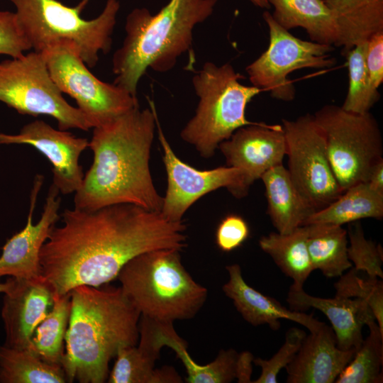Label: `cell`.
Here are the masks:
<instances>
[{
	"instance_id": "6",
	"label": "cell",
	"mask_w": 383,
	"mask_h": 383,
	"mask_svg": "<svg viewBox=\"0 0 383 383\" xmlns=\"http://www.w3.org/2000/svg\"><path fill=\"white\" fill-rule=\"evenodd\" d=\"M16 8L20 29L31 49L43 52L62 40L75 44L88 67H94L99 54L111 49L112 34L120 8L118 0H107L101 13L91 20L81 17L89 0L69 7L57 0H9Z\"/></svg>"
},
{
	"instance_id": "23",
	"label": "cell",
	"mask_w": 383,
	"mask_h": 383,
	"mask_svg": "<svg viewBox=\"0 0 383 383\" xmlns=\"http://www.w3.org/2000/svg\"><path fill=\"white\" fill-rule=\"evenodd\" d=\"M272 16L283 28H304L311 41L337 46L339 33L332 11L323 0H267Z\"/></svg>"
},
{
	"instance_id": "13",
	"label": "cell",
	"mask_w": 383,
	"mask_h": 383,
	"mask_svg": "<svg viewBox=\"0 0 383 383\" xmlns=\"http://www.w3.org/2000/svg\"><path fill=\"white\" fill-rule=\"evenodd\" d=\"M156 127L163 150L162 160L167 187L160 213L167 220L181 221L188 209L201 197L219 188H226L235 198L245 197L240 172L223 166L201 170L182 161L174 152L161 128L157 113Z\"/></svg>"
},
{
	"instance_id": "15",
	"label": "cell",
	"mask_w": 383,
	"mask_h": 383,
	"mask_svg": "<svg viewBox=\"0 0 383 383\" xmlns=\"http://www.w3.org/2000/svg\"><path fill=\"white\" fill-rule=\"evenodd\" d=\"M28 144L43 154L52 165V183L62 194L75 193L84 173L79 163L89 140L67 131L57 130L42 120L26 124L16 135L0 133V144Z\"/></svg>"
},
{
	"instance_id": "21",
	"label": "cell",
	"mask_w": 383,
	"mask_h": 383,
	"mask_svg": "<svg viewBox=\"0 0 383 383\" xmlns=\"http://www.w3.org/2000/svg\"><path fill=\"white\" fill-rule=\"evenodd\" d=\"M226 269L229 279L223 286V292L250 324L254 326L266 324L272 330L277 331L281 326L280 320L286 319L313 332L325 323L316 319L313 314L287 309L274 298L264 295L250 287L245 281L239 265H228Z\"/></svg>"
},
{
	"instance_id": "18",
	"label": "cell",
	"mask_w": 383,
	"mask_h": 383,
	"mask_svg": "<svg viewBox=\"0 0 383 383\" xmlns=\"http://www.w3.org/2000/svg\"><path fill=\"white\" fill-rule=\"evenodd\" d=\"M356 350L338 348L335 333L324 323L306 335L293 360L286 367L287 383H333Z\"/></svg>"
},
{
	"instance_id": "33",
	"label": "cell",
	"mask_w": 383,
	"mask_h": 383,
	"mask_svg": "<svg viewBox=\"0 0 383 383\" xmlns=\"http://www.w3.org/2000/svg\"><path fill=\"white\" fill-rule=\"evenodd\" d=\"M334 287L336 296L359 299L367 303L383 333V282L379 277L352 267L339 277Z\"/></svg>"
},
{
	"instance_id": "4",
	"label": "cell",
	"mask_w": 383,
	"mask_h": 383,
	"mask_svg": "<svg viewBox=\"0 0 383 383\" xmlns=\"http://www.w3.org/2000/svg\"><path fill=\"white\" fill-rule=\"evenodd\" d=\"M217 1L170 0L155 15L146 8L134 9L126 18L123 44L113 56V83L137 97L147 69L171 70L191 48L194 27L213 13Z\"/></svg>"
},
{
	"instance_id": "32",
	"label": "cell",
	"mask_w": 383,
	"mask_h": 383,
	"mask_svg": "<svg viewBox=\"0 0 383 383\" xmlns=\"http://www.w3.org/2000/svg\"><path fill=\"white\" fill-rule=\"evenodd\" d=\"M367 41L348 51V90L342 109L355 113H365L379 101L380 94L372 84L365 64Z\"/></svg>"
},
{
	"instance_id": "25",
	"label": "cell",
	"mask_w": 383,
	"mask_h": 383,
	"mask_svg": "<svg viewBox=\"0 0 383 383\" xmlns=\"http://www.w3.org/2000/svg\"><path fill=\"white\" fill-rule=\"evenodd\" d=\"M157 338L163 348H172L182 362L188 383H228L235 379L238 353L221 350L216 359L205 365L196 363L187 350V343L176 333L172 323L157 322Z\"/></svg>"
},
{
	"instance_id": "9",
	"label": "cell",
	"mask_w": 383,
	"mask_h": 383,
	"mask_svg": "<svg viewBox=\"0 0 383 383\" xmlns=\"http://www.w3.org/2000/svg\"><path fill=\"white\" fill-rule=\"evenodd\" d=\"M0 101L21 114L51 116L62 131L92 128L81 111L62 96L42 52L33 50L0 62Z\"/></svg>"
},
{
	"instance_id": "41",
	"label": "cell",
	"mask_w": 383,
	"mask_h": 383,
	"mask_svg": "<svg viewBox=\"0 0 383 383\" xmlns=\"http://www.w3.org/2000/svg\"><path fill=\"white\" fill-rule=\"evenodd\" d=\"M255 6L261 8L269 9H270V5L267 0H249Z\"/></svg>"
},
{
	"instance_id": "37",
	"label": "cell",
	"mask_w": 383,
	"mask_h": 383,
	"mask_svg": "<svg viewBox=\"0 0 383 383\" xmlns=\"http://www.w3.org/2000/svg\"><path fill=\"white\" fill-rule=\"evenodd\" d=\"M249 234L247 222L239 215L230 214L218 224L216 232V243L221 250L231 252L240 247Z\"/></svg>"
},
{
	"instance_id": "3",
	"label": "cell",
	"mask_w": 383,
	"mask_h": 383,
	"mask_svg": "<svg viewBox=\"0 0 383 383\" xmlns=\"http://www.w3.org/2000/svg\"><path fill=\"white\" fill-rule=\"evenodd\" d=\"M69 293L71 311L62 367L69 382L103 383L118 351L137 345L140 313L120 287L80 285Z\"/></svg>"
},
{
	"instance_id": "29",
	"label": "cell",
	"mask_w": 383,
	"mask_h": 383,
	"mask_svg": "<svg viewBox=\"0 0 383 383\" xmlns=\"http://www.w3.org/2000/svg\"><path fill=\"white\" fill-rule=\"evenodd\" d=\"M70 311V293L54 296L51 309L30 338L28 348L47 363L62 367Z\"/></svg>"
},
{
	"instance_id": "11",
	"label": "cell",
	"mask_w": 383,
	"mask_h": 383,
	"mask_svg": "<svg viewBox=\"0 0 383 383\" xmlns=\"http://www.w3.org/2000/svg\"><path fill=\"white\" fill-rule=\"evenodd\" d=\"M262 17L269 28L267 50L247 66L245 70L252 86L267 91L272 97L283 101H293L296 89L288 76L304 68L326 69L335 65L329 53L333 45L299 39L281 27L272 13L265 11Z\"/></svg>"
},
{
	"instance_id": "16",
	"label": "cell",
	"mask_w": 383,
	"mask_h": 383,
	"mask_svg": "<svg viewBox=\"0 0 383 383\" xmlns=\"http://www.w3.org/2000/svg\"><path fill=\"white\" fill-rule=\"evenodd\" d=\"M218 149L223 155L226 166L240 172L246 196L255 181L269 169L282 164L286 141L282 125L255 122L237 129Z\"/></svg>"
},
{
	"instance_id": "7",
	"label": "cell",
	"mask_w": 383,
	"mask_h": 383,
	"mask_svg": "<svg viewBox=\"0 0 383 383\" xmlns=\"http://www.w3.org/2000/svg\"><path fill=\"white\" fill-rule=\"evenodd\" d=\"M242 78L231 64L218 66L211 62H205L192 78L199 101L180 136L204 158L213 156L219 144L237 129L255 123L247 120L245 109L262 91L241 84Z\"/></svg>"
},
{
	"instance_id": "10",
	"label": "cell",
	"mask_w": 383,
	"mask_h": 383,
	"mask_svg": "<svg viewBox=\"0 0 383 383\" xmlns=\"http://www.w3.org/2000/svg\"><path fill=\"white\" fill-rule=\"evenodd\" d=\"M42 52L51 78L62 93L74 99L92 128L139 104L137 97L126 90L94 76L74 43L60 41Z\"/></svg>"
},
{
	"instance_id": "35",
	"label": "cell",
	"mask_w": 383,
	"mask_h": 383,
	"mask_svg": "<svg viewBox=\"0 0 383 383\" xmlns=\"http://www.w3.org/2000/svg\"><path fill=\"white\" fill-rule=\"evenodd\" d=\"M304 330L292 327L285 333L284 344L270 359L254 357L253 363L260 367V377L253 383H276L279 372L293 360L297 353L304 338L306 336Z\"/></svg>"
},
{
	"instance_id": "8",
	"label": "cell",
	"mask_w": 383,
	"mask_h": 383,
	"mask_svg": "<svg viewBox=\"0 0 383 383\" xmlns=\"http://www.w3.org/2000/svg\"><path fill=\"white\" fill-rule=\"evenodd\" d=\"M323 131L329 162L343 191L366 182L374 165L382 160L380 127L370 113H355L326 104L313 114Z\"/></svg>"
},
{
	"instance_id": "17",
	"label": "cell",
	"mask_w": 383,
	"mask_h": 383,
	"mask_svg": "<svg viewBox=\"0 0 383 383\" xmlns=\"http://www.w3.org/2000/svg\"><path fill=\"white\" fill-rule=\"evenodd\" d=\"M9 279L11 284L4 293L1 311L6 335L4 345L25 349L52 307L55 294L43 276Z\"/></svg>"
},
{
	"instance_id": "12",
	"label": "cell",
	"mask_w": 383,
	"mask_h": 383,
	"mask_svg": "<svg viewBox=\"0 0 383 383\" xmlns=\"http://www.w3.org/2000/svg\"><path fill=\"white\" fill-rule=\"evenodd\" d=\"M287 170L294 184L315 207L321 209L342 193L332 170L322 130L313 114L282 119Z\"/></svg>"
},
{
	"instance_id": "31",
	"label": "cell",
	"mask_w": 383,
	"mask_h": 383,
	"mask_svg": "<svg viewBox=\"0 0 383 383\" xmlns=\"http://www.w3.org/2000/svg\"><path fill=\"white\" fill-rule=\"evenodd\" d=\"M367 326L370 330L368 335L335 383L383 382V333L376 320L371 321Z\"/></svg>"
},
{
	"instance_id": "1",
	"label": "cell",
	"mask_w": 383,
	"mask_h": 383,
	"mask_svg": "<svg viewBox=\"0 0 383 383\" xmlns=\"http://www.w3.org/2000/svg\"><path fill=\"white\" fill-rule=\"evenodd\" d=\"M40 252L41 275L55 296L80 285L100 287L117 278L135 256L186 246V225L158 211L120 204L94 211L65 209Z\"/></svg>"
},
{
	"instance_id": "24",
	"label": "cell",
	"mask_w": 383,
	"mask_h": 383,
	"mask_svg": "<svg viewBox=\"0 0 383 383\" xmlns=\"http://www.w3.org/2000/svg\"><path fill=\"white\" fill-rule=\"evenodd\" d=\"M333 13L339 33L336 47L345 54L383 30V0H323Z\"/></svg>"
},
{
	"instance_id": "14",
	"label": "cell",
	"mask_w": 383,
	"mask_h": 383,
	"mask_svg": "<svg viewBox=\"0 0 383 383\" xmlns=\"http://www.w3.org/2000/svg\"><path fill=\"white\" fill-rule=\"evenodd\" d=\"M43 182V175H35L30 196L26 225L10 238L2 248L0 277L9 276L16 279H33L42 276L40 252L52 228L60 218L58 211L61 204L59 190L51 184L40 218L33 224V211Z\"/></svg>"
},
{
	"instance_id": "26",
	"label": "cell",
	"mask_w": 383,
	"mask_h": 383,
	"mask_svg": "<svg viewBox=\"0 0 383 383\" xmlns=\"http://www.w3.org/2000/svg\"><path fill=\"white\" fill-rule=\"evenodd\" d=\"M306 244L313 270L328 278L339 277L353 267L348 255V238L342 226L309 223Z\"/></svg>"
},
{
	"instance_id": "19",
	"label": "cell",
	"mask_w": 383,
	"mask_h": 383,
	"mask_svg": "<svg viewBox=\"0 0 383 383\" xmlns=\"http://www.w3.org/2000/svg\"><path fill=\"white\" fill-rule=\"evenodd\" d=\"M139 344L121 348L109 372V383H180L171 366L155 368L162 347L157 339V322L143 316L139 321Z\"/></svg>"
},
{
	"instance_id": "40",
	"label": "cell",
	"mask_w": 383,
	"mask_h": 383,
	"mask_svg": "<svg viewBox=\"0 0 383 383\" xmlns=\"http://www.w3.org/2000/svg\"><path fill=\"white\" fill-rule=\"evenodd\" d=\"M366 182L372 189L383 194V159L372 166Z\"/></svg>"
},
{
	"instance_id": "30",
	"label": "cell",
	"mask_w": 383,
	"mask_h": 383,
	"mask_svg": "<svg viewBox=\"0 0 383 383\" xmlns=\"http://www.w3.org/2000/svg\"><path fill=\"white\" fill-rule=\"evenodd\" d=\"M62 367L42 360L28 348L0 345V383H65Z\"/></svg>"
},
{
	"instance_id": "20",
	"label": "cell",
	"mask_w": 383,
	"mask_h": 383,
	"mask_svg": "<svg viewBox=\"0 0 383 383\" xmlns=\"http://www.w3.org/2000/svg\"><path fill=\"white\" fill-rule=\"evenodd\" d=\"M287 302L293 311L314 308L321 311L331 323L338 348L343 350H357L363 340V326L376 320L370 307L359 299L317 297L307 294L303 288L290 287Z\"/></svg>"
},
{
	"instance_id": "34",
	"label": "cell",
	"mask_w": 383,
	"mask_h": 383,
	"mask_svg": "<svg viewBox=\"0 0 383 383\" xmlns=\"http://www.w3.org/2000/svg\"><path fill=\"white\" fill-rule=\"evenodd\" d=\"M348 224V255L353 267L357 270L365 271L372 276L382 279L383 250L382 245L365 238L360 222L355 221Z\"/></svg>"
},
{
	"instance_id": "5",
	"label": "cell",
	"mask_w": 383,
	"mask_h": 383,
	"mask_svg": "<svg viewBox=\"0 0 383 383\" xmlns=\"http://www.w3.org/2000/svg\"><path fill=\"white\" fill-rule=\"evenodd\" d=\"M176 249L141 253L121 270L123 292L141 316L160 323L192 318L204 304L208 290L184 268Z\"/></svg>"
},
{
	"instance_id": "39",
	"label": "cell",
	"mask_w": 383,
	"mask_h": 383,
	"mask_svg": "<svg viewBox=\"0 0 383 383\" xmlns=\"http://www.w3.org/2000/svg\"><path fill=\"white\" fill-rule=\"evenodd\" d=\"M254 356L249 351L238 354L235 365V379L239 383H250Z\"/></svg>"
},
{
	"instance_id": "38",
	"label": "cell",
	"mask_w": 383,
	"mask_h": 383,
	"mask_svg": "<svg viewBox=\"0 0 383 383\" xmlns=\"http://www.w3.org/2000/svg\"><path fill=\"white\" fill-rule=\"evenodd\" d=\"M365 64L372 85L379 89L383 82V30L367 40Z\"/></svg>"
},
{
	"instance_id": "28",
	"label": "cell",
	"mask_w": 383,
	"mask_h": 383,
	"mask_svg": "<svg viewBox=\"0 0 383 383\" xmlns=\"http://www.w3.org/2000/svg\"><path fill=\"white\" fill-rule=\"evenodd\" d=\"M382 217L383 194L372 189L367 182H361L347 189L329 205L316 211L305 225L317 223L343 226L363 218L380 220Z\"/></svg>"
},
{
	"instance_id": "42",
	"label": "cell",
	"mask_w": 383,
	"mask_h": 383,
	"mask_svg": "<svg viewBox=\"0 0 383 383\" xmlns=\"http://www.w3.org/2000/svg\"><path fill=\"white\" fill-rule=\"evenodd\" d=\"M11 284L10 279H7L4 283L0 282V293H4L9 288Z\"/></svg>"
},
{
	"instance_id": "22",
	"label": "cell",
	"mask_w": 383,
	"mask_h": 383,
	"mask_svg": "<svg viewBox=\"0 0 383 383\" xmlns=\"http://www.w3.org/2000/svg\"><path fill=\"white\" fill-rule=\"evenodd\" d=\"M267 201V214L277 232L288 234L304 226L316 209L299 192L282 164L260 177Z\"/></svg>"
},
{
	"instance_id": "27",
	"label": "cell",
	"mask_w": 383,
	"mask_h": 383,
	"mask_svg": "<svg viewBox=\"0 0 383 383\" xmlns=\"http://www.w3.org/2000/svg\"><path fill=\"white\" fill-rule=\"evenodd\" d=\"M306 226L288 234L272 232L259 240L260 248L269 255L281 271L293 281L291 287L302 289L314 271L309 255Z\"/></svg>"
},
{
	"instance_id": "2",
	"label": "cell",
	"mask_w": 383,
	"mask_h": 383,
	"mask_svg": "<svg viewBox=\"0 0 383 383\" xmlns=\"http://www.w3.org/2000/svg\"><path fill=\"white\" fill-rule=\"evenodd\" d=\"M139 104L93 128L89 148L93 162L75 192L74 208L94 211L130 204L160 212L163 197L156 190L149 167L156 128V109Z\"/></svg>"
},
{
	"instance_id": "36",
	"label": "cell",
	"mask_w": 383,
	"mask_h": 383,
	"mask_svg": "<svg viewBox=\"0 0 383 383\" xmlns=\"http://www.w3.org/2000/svg\"><path fill=\"white\" fill-rule=\"evenodd\" d=\"M31 49L18 24L15 13L0 11V55L21 57Z\"/></svg>"
}]
</instances>
